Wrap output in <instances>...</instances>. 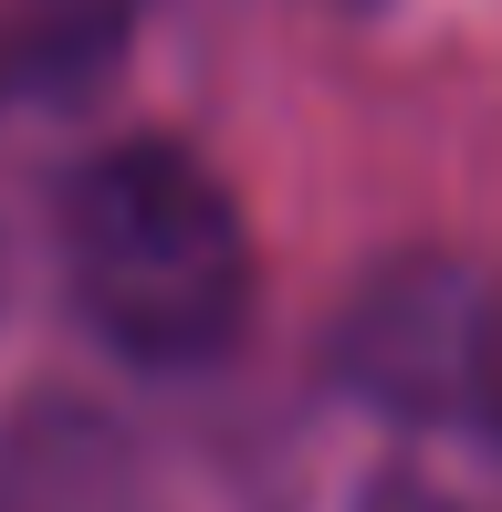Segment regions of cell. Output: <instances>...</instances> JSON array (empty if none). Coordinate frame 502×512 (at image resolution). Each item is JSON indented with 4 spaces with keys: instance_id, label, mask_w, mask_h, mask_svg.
Here are the masks:
<instances>
[{
    "instance_id": "obj_2",
    "label": "cell",
    "mask_w": 502,
    "mask_h": 512,
    "mask_svg": "<svg viewBox=\"0 0 502 512\" xmlns=\"http://www.w3.org/2000/svg\"><path fill=\"white\" fill-rule=\"evenodd\" d=\"M0 512H147V492L95 408H21L0 439Z\"/></svg>"
},
{
    "instance_id": "obj_1",
    "label": "cell",
    "mask_w": 502,
    "mask_h": 512,
    "mask_svg": "<svg viewBox=\"0 0 502 512\" xmlns=\"http://www.w3.org/2000/svg\"><path fill=\"white\" fill-rule=\"evenodd\" d=\"M74 304L136 366H210L251 324V230L231 189L168 136H126L63 209Z\"/></svg>"
}]
</instances>
